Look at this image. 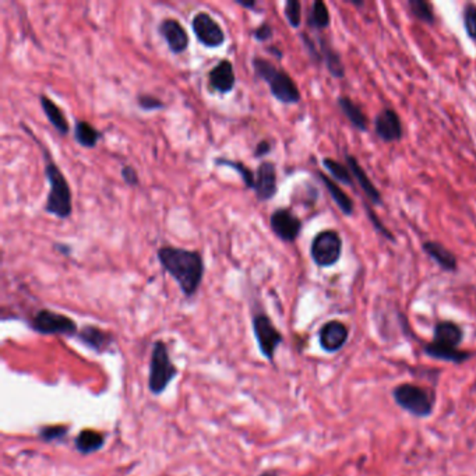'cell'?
I'll list each match as a JSON object with an SVG mask.
<instances>
[{
  "label": "cell",
  "mask_w": 476,
  "mask_h": 476,
  "mask_svg": "<svg viewBox=\"0 0 476 476\" xmlns=\"http://www.w3.org/2000/svg\"><path fill=\"white\" fill-rule=\"evenodd\" d=\"M321 182L324 183V186L327 188V191L330 193L331 198L334 200V203L338 206V208L345 214V216H350L353 213V203L350 198V196L343 191L333 179H330L328 176L318 173Z\"/></svg>",
  "instance_id": "cell-23"
},
{
  "label": "cell",
  "mask_w": 476,
  "mask_h": 476,
  "mask_svg": "<svg viewBox=\"0 0 476 476\" xmlns=\"http://www.w3.org/2000/svg\"><path fill=\"white\" fill-rule=\"evenodd\" d=\"M260 476H278V474L275 471H265V472H263Z\"/></svg>",
  "instance_id": "cell-40"
},
{
  "label": "cell",
  "mask_w": 476,
  "mask_h": 476,
  "mask_svg": "<svg viewBox=\"0 0 476 476\" xmlns=\"http://www.w3.org/2000/svg\"><path fill=\"white\" fill-rule=\"evenodd\" d=\"M368 213H369V217H370L372 223H373V225L376 226V231H378V232H380L381 235H383L384 238H387V239H390V240H393V242H394V236L391 235V232H390L387 228H384V226L381 225L380 221L378 220V217H376V216H373V211H372L370 208H368Z\"/></svg>",
  "instance_id": "cell-37"
},
{
  "label": "cell",
  "mask_w": 476,
  "mask_h": 476,
  "mask_svg": "<svg viewBox=\"0 0 476 476\" xmlns=\"http://www.w3.org/2000/svg\"><path fill=\"white\" fill-rule=\"evenodd\" d=\"M347 165H348V169H350L352 176L356 179V182L359 183V186L362 188V191L366 194V197L373 204H381L380 191H378V188L373 185V182L370 181V178L368 176V173L365 172V169L359 165V162L356 161V158L352 157V156H348L347 157Z\"/></svg>",
  "instance_id": "cell-18"
},
{
  "label": "cell",
  "mask_w": 476,
  "mask_h": 476,
  "mask_svg": "<svg viewBox=\"0 0 476 476\" xmlns=\"http://www.w3.org/2000/svg\"><path fill=\"white\" fill-rule=\"evenodd\" d=\"M163 270L178 283L186 296H193L204 277V260L196 250L162 246L157 252Z\"/></svg>",
  "instance_id": "cell-1"
},
{
  "label": "cell",
  "mask_w": 476,
  "mask_h": 476,
  "mask_svg": "<svg viewBox=\"0 0 476 476\" xmlns=\"http://www.w3.org/2000/svg\"><path fill=\"white\" fill-rule=\"evenodd\" d=\"M270 226L273 232L284 242H293L298 239L302 221L288 208H278L270 217Z\"/></svg>",
  "instance_id": "cell-11"
},
{
  "label": "cell",
  "mask_w": 476,
  "mask_h": 476,
  "mask_svg": "<svg viewBox=\"0 0 476 476\" xmlns=\"http://www.w3.org/2000/svg\"><path fill=\"white\" fill-rule=\"evenodd\" d=\"M423 252L427 254L445 271L452 273L458 267L455 255L439 242H432V240L425 242L423 243Z\"/></svg>",
  "instance_id": "cell-20"
},
{
  "label": "cell",
  "mask_w": 476,
  "mask_h": 476,
  "mask_svg": "<svg viewBox=\"0 0 476 476\" xmlns=\"http://www.w3.org/2000/svg\"><path fill=\"white\" fill-rule=\"evenodd\" d=\"M79 340L96 352L108 350L112 344V335L94 325H86L77 333Z\"/></svg>",
  "instance_id": "cell-19"
},
{
  "label": "cell",
  "mask_w": 476,
  "mask_h": 476,
  "mask_svg": "<svg viewBox=\"0 0 476 476\" xmlns=\"http://www.w3.org/2000/svg\"><path fill=\"white\" fill-rule=\"evenodd\" d=\"M42 111L45 113V116L48 118V121L51 122V125L55 127L62 136L69 133V123L67 119L64 116V111L49 98L48 96H41L39 98Z\"/></svg>",
  "instance_id": "cell-21"
},
{
  "label": "cell",
  "mask_w": 476,
  "mask_h": 476,
  "mask_svg": "<svg viewBox=\"0 0 476 476\" xmlns=\"http://www.w3.org/2000/svg\"><path fill=\"white\" fill-rule=\"evenodd\" d=\"M191 27L197 39L207 48H218L225 42L221 26L206 11H200L193 17Z\"/></svg>",
  "instance_id": "cell-9"
},
{
  "label": "cell",
  "mask_w": 476,
  "mask_h": 476,
  "mask_svg": "<svg viewBox=\"0 0 476 476\" xmlns=\"http://www.w3.org/2000/svg\"><path fill=\"white\" fill-rule=\"evenodd\" d=\"M375 130L378 137L385 143H394L402 137L401 119L393 109H383L376 116Z\"/></svg>",
  "instance_id": "cell-14"
},
{
  "label": "cell",
  "mask_w": 476,
  "mask_h": 476,
  "mask_svg": "<svg viewBox=\"0 0 476 476\" xmlns=\"http://www.w3.org/2000/svg\"><path fill=\"white\" fill-rule=\"evenodd\" d=\"M323 165L330 172L331 178H334L337 182H341L344 185H352V175L348 166H344L338 161L331 158L323 159Z\"/></svg>",
  "instance_id": "cell-28"
},
{
  "label": "cell",
  "mask_w": 476,
  "mask_h": 476,
  "mask_svg": "<svg viewBox=\"0 0 476 476\" xmlns=\"http://www.w3.org/2000/svg\"><path fill=\"white\" fill-rule=\"evenodd\" d=\"M350 338V328L340 320H330L318 330L320 348L327 353L343 350Z\"/></svg>",
  "instance_id": "cell-10"
},
{
  "label": "cell",
  "mask_w": 476,
  "mask_h": 476,
  "mask_svg": "<svg viewBox=\"0 0 476 476\" xmlns=\"http://www.w3.org/2000/svg\"><path fill=\"white\" fill-rule=\"evenodd\" d=\"M425 355H427L432 359L442 360V362H448L454 365H461L467 360H470L474 353L471 350H462L460 348H451V347H443L439 344H435L433 341L426 344L423 347Z\"/></svg>",
  "instance_id": "cell-17"
},
{
  "label": "cell",
  "mask_w": 476,
  "mask_h": 476,
  "mask_svg": "<svg viewBox=\"0 0 476 476\" xmlns=\"http://www.w3.org/2000/svg\"><path fill=\"white\" fill-rule=\"evenodd\" d=\"M122 178L125 181V183L128 185V186H136L138 183V175H137V171L131 166H123L122 168Z\"/></svg>",
  "instance_id": "cell-36"
},
{
  "label": "cell",
  "mask_w": 476,
  "mask_h": 476,
  "mask_svg": "<svg viewBox=\"0 0 476 476\" xmlns=\"http://www.w3.org/2000/svg\"><path fill=\"white\" fill-rule=\"evenodd\" d=\"M323 59L325 62L328 71L331 73V76H334L335 79H343L345 76L344 64L341 62L340 55L334 52L331 48H328L327 45H323Z\"/></svg>",
  "instance_id": "cell-29"
},
{
  "label": "cell",
  "mask_w": 476,
  "mask_h": 476,
  "mask_svg": "<svg viewBox=\"0 0 476 476\" xmlns=\"http://www.w3.org/2000/svg\"><path fill=\"white\" fill-rule=\"evenodd\" d=\"M464 340V330L454 321L443 320L435 325L433 330V343L458 348Z\"/></svg>",
  "instance_id": "cell-16"
},
{
  "label": "cell",
  "mask_w": 476,
  "mask_h": 476,
  "mask_svg": "<svg viewBox=\"0 0 476 476\" xmlns=\"http://www.w3.org/2000/svg\"><path fill=\"white\" fill-rule=\"evenodd\" d=\"M161 36L166 41L172 54H182L189 48V35L176 19H165L158 27Z\"/></svg>",
  "instance_id": "cell-13"
},
{
  "label": "cell",
  "mask_w": 476,
  "mask_h": 476,
  "mask_svg": "<svg viewBox=\"0 0 476 476\" xmlns=\"http://www.w3.org/2000/svg\"><path fill=\"white\" fill-rule=\"evenodd\" d=\"M31 327L44 335H74L79 333L73 318L48 309H42L34 316Z\"/></svg>",
  "instance_id": "cell-7"
},
{
  "label": "cell",
  "mask_w": 476,
  "mask_h": 476,
  "mask_svg": "<svg viewBox=\"0 0 476 476\" xmlns=\"http://www.w3.org/2000/svg\"><path fill=\"white\" fill-rule=\"evenodd\" d=\"M270 151H271V144H270L268 141L263 140V141H260V143L257 144L255 151H254V157H257V158L264 157V156H267Z\"/></svg>",
  "instance_id": "cell-38"
},
{
  "label": "cell",
  "mask_w": 476,
  "mask_h": 476,
  "mask_svg": "<svg viewBox=\"0 0 476 476\" xmlns=\"http://www.w3.org/2000/svg\"><path fill=\"white\" fill-rule=\"evenodd\" d=\"M105 443V437L101 432H96L93 429H84L80 432V435L76 437V448L81 454H93L98 450H101Z\"/></svg>",
  "instance_id": "cell-24"
},
{
  "label": "cell",
  "mask_w": 476,
  "mask_h": 476,
  "mask_svg": "<svg viewBox=\"0 0 476 476\" xmlns=\"http://www.w3.org/2000/svg\"><path fill=\"white\" fill-rule=\"evenodd\" d=\"M464 26L470 38L476 41V4L468 3L464 9Z\"/></svg>",
  "instance_id": "cell-32"
},
{
  "label": "cell",
  "mask_w": 476,
  "mask_h": 476,
  "mask_svg": "<svg viewBox=\"0 0 476 476\" xmlns=\"http://www.w3.org/2000/svg\"><path fill=\"white\" fill-rule=\"evenodd\" d=\"M67 433V429L64 426H48L41 429L39 436L45 442H55V440H62Z\"/></svg>",
  "instance_id": "cell-33"
},
{
  "label": "cell",
  "mask_w": 476,
  "mask_h": 476,
  "mask_svg": "<svg viewBox=\"0 0 476 476\" xmlns=\"http://www.w3.org/2000/svg\"><path fill=\"white\" fill-rule=\"evenodd\" d=\"M45 176L49 183V193L45 203V211L61 220H66L73 211V197L67 179L59 166L46 157Z\"/></svg>",
  "instance_id": "cell-3"
},
{
  "label": "cell",
  "mask_w": 476,
  "mask_h": 476,
  "mask_svg": "<svg viewBox=\"0 0 476 476\" xmlns=\"http://www.w3.org/2000/svg\"><path fill=\"white\" fill-rule=\"evenodd\" d=\"M74 138L81 147L93 148L101 138V133L91 123L86 121H79L74 126Z\"/></svg>",
  "instance_id": "cell-25"
},
{
  "label": "cell",
  "mask_w": 476,
  "mask_h": 476,
  "mask_svg": "<svg viewBox=\"0 0 476 476\" xmlns=\"http://www.w3.org/2000/svg\"><path fill=\"white\" fill-rule=\"evenodd\" d=\"M236 4L245 7V9H254L255 3L254 1H242V0H236Z\"/></svg>",
  "instance_id": "cell-39"
},
{
  "label": "cell",
  "mask_w": 476,
  "mask_h": 476,
  "mask_svg": "<svg viewBox=\"0 0 476 476\" xmlns=\"http://www.w3.org/2000/svg\"><path fill=\"white\" fill-rule=\"evenodd\" d=\"M208 80L214 91L221 93V94L231 93L236 83L233 66L228 59H223L210 70Z\"/></svg>",
  "instance_id": "cell-15"
},
{
  "label": "cell",
  "mask_w": 476,
  "mask_h": 476,
  "mask_svg": "<svg viewBox=\"0 0 476 476\" xmlns=\"http://www.w3.org/2000/svg\"><path fill=\"white\" fill-rule=\"evenodd\" d=\"M338 106L341 108L343 113L347 116V119L350 121V125L360 130V131H366L369 122L366 115L363 113V111L360 109L359 105H356L350 98L348 96H340L338 98Z\"/></svg>",
  "instance_id": "cell-22"
},
{
  "label": "cell",
  "mask_w": 476,
  "mask_h": 476,
  "mask_svg": "<svg viewBox=\"0 0 476 476\" xmlns=\"http://www.w3.org/2000/svg\"><path fill=\"white\" fill-rule=\"evenodd\" d=\"M285 13L286 20L289 23L290 27L298 29L300 26L302 21V4L298 0H288L285 3Z\"/></svg>",
  "instance_id": "cell-31"
},
{
  "label": "cell",
  "mask_w": 476,
  "mask_h": 476,
  "mask_svg": "<svg viewBox=\"0 0 476 476\" xmlns=\"http://www.w3.org/2000/svg\"><path fill=\"white\" fill-rule=\"evenodd\" d=\"M178 376V368L173 365L165 343L157 341L153 347L150 360L148 388L154 395L162 394L171 381Z\"/></svg>",
  "instance_id": "cell-5"
},
{
  "label": "cell",
  "mask_w": 476,
  "mask_h": 476,
  "mask_svg": "<svg viewBox=\"0 0 476 476\" xmlns=\"http://www.w3.org/2000/svg\"><path fill=\"white\" fill-rule=\"evenodd\" d=\"M408 6L411 9V13L417 20H420L426 24H433L435 23V11H433V7L429 1H426V0H410Z\"/></svg>",
  "instance_id": "cell-30"
},
{
  "label": "cell",
  "mask_w": 476,
  "mask_h": 476,
  "mask_svg": "<svg viewBox=\"0 0 476 476\" xmlns=\"http://www.w3.org/2000/svg\"><path fill=\"white\" fill-rule=\"evenodd\" d=\"M253 331L261 355L273 362L277 348L283 344V334L273 324L271 318L265 315L254 316Z\"/></svg>",
  "instance_id": "cell-8"
},
{
  "label": "cell",
  "mask_w": 476,
  "mask_h": 476,
  "mask_svg": "<svg viewBox=\"0 0 476 476\" xmlns=\"http://www.w3.org/2000/svg\"><path fill=\"white\" fill-rule=\"evenodd\" d=\"M253 67L255 74L270 86V91L275 99L283 103H298L300 101L298 86L284 70L277 69L263 58H254Z\"/></svg>",
  "instance_id": "cell-4"
},
{
  "label": "cell",
  "mask_w": 476,
  "mask_h": 476,
  "mask_svg": "<svg viewBox=\"0 0 476 476\" xmlns=\"http://www.w3.org/2000/svg\"><path fill=\"white\" fill-rule=\"evenodd\" d=\"M216 163H217V165H223V166H229V168L235 169V171L239 173V176L242 178L245 186H246L248 189H253L255 173H254L253 171H250L249 166L243 165V163L239 162V161H231V159L225 158L216 159Z\"/></svg>",
  "instance_id": "cell-27"
},
{
  "label": "cell",
  "mask_w": 476,
  "mask_h": 476,
  "mask_svg": "<svg viewBox=\"0 0 476 476\" xmlns=\"http://www.w3.org/2000/svg\"><path fill=\"white\" fill-rule=\"evenodd\" d=\"M393 400L402 411L425 419L435 411L436 393L433 388L415 383H401L393 388Z\"/></svg>",
  "instance_id": "cell-2"
},
{
  "label": "cell",
  "mask_w": 476,
  "mask_h": 476,
  "mask_svg": "<svg viewBox=\"0 0 476 476\" xmlns=\"http://www.w3.org/2000/svg\"><path fill=\"white\" fill-rule=\"evenodd\" d=\"M253 36L260 42H265L273 36V27L268 23H263L260 27L254 30Z\"/></svg>",
  "instance_id": "cell-35"
},
{
  "label": "cell",
  "mask_w": 476,
  "mask_h": 476,
  "mask_svg": "<svg viewBox=\"0 0 476 476\" xmlns=\"http://www.w3.org/2000/svg\"><path fill=\"white\" fill-rule=\"evenodd\" d=\"M343 253V240L335 231H323L312 242L310 254L318 267H331L337 264Z\"/></svg>",
  "instance_id": "cell-6"
},
{
  "label": "cell",
  "mask_w": 476,
  "mask_h": 476,
  "mask_svg": "<svg viewBox=\"0 0 476 476\" xmlns=\"http://www.w3.org/2000/svg\"><path fill=\"white\" fill-rule=\"evenodd\" d=\"M137 102H138V106H140L143 111H157V109L165 108V103H163L159 98H156V96H147V94L138 96Z\"/></svg>",
  "instance_id": "cell-34"
},
{
  "label": "cell",
  "mask_w": 476,
  "mask_h": 476,
  "mask_svg": "<svg viewBox=\"0 0 476 476\" xmlns=\"http://www.w3.org/2000/svg\"><path fill=\"white\" fill-rule=\"evenodd\" d=\"M253 191L260 201H268L277 194V168L273 162L265 161L260 163L255 172Z\"/></svg>",
  "instance_id": "cell-12"
},
{
  "label": "cell",
  "mask_w": 476,
  "mask_h": 476,
  "mask_svg": "<svg viewBox=\"0 0 476 476\" xmlns=\"http://www.w3.org/2000/svg\"><path fill=\"white\" fill-rule=\"evenodd\" d=\"M309 24L316 30H324L330 26V13L324 1L316 0L312 6L309 16Z\"/></svg>",
  "instance_id": "cell-26"
}]
</instances>
